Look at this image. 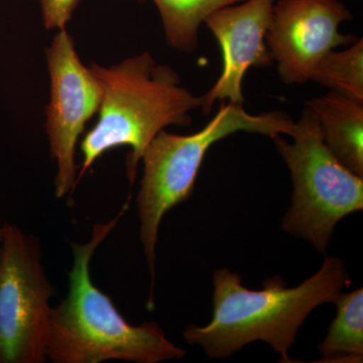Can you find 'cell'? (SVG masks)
<instances>
[{
	"label": "cell",
	"instance_id": "cell-7",
	"mask_svg": "<svg viewBox=\"0 0 363 363\" xmlns=\"http://www.w3.org/2000/svg\"><path fill=\"white\" fill-rule=\"evenodd\" d=\"M45 55L51 81L45 130L57 164L55 194L63 198L77 186L76 145L86 124L99 111L102 91L90 67L79 58L66 28L59 30Z\"/></svg>",
	"mask_w": 363,
	"mask_h": 363
},
{
	"label": "cell",
	"instance_id": "cell-14",
	"mask_svg": "<svg viewBox=\"0 0 363 363\" xmlns=\"http://www.w3.org/2000/svg\"><path fill=\"white\" fill-rule=\"evenodd\" d=\"M80 0H40L45 28H66Z\"/></svg>",
	"mask_w": 363,
	"mask_h": 363
},
{
	"label": "cell",
	"instance_id": "cell-2",
	"mask_svg": "<svg viewBox=\"0 0 363 363\" xmlns=\"http://www.w3.org/2000/svg\"><path fill=\"white\" fill-rule=\"evenodd\" d=\"M128 201L116 218L95 224L86 243H72L73 266L69 291L49 320L47 357L55 363H100L123 360L157 363L181 359L186 350L167 338L155 322L128 323L111 298L93 283L91 259L95 250L125 213Z\"/></svg>",
	"mask_w": 363,
	"mask_h": 363
},
{
	"label": "cell",
	"instance_id": "cell-15",
	"mask_svg": "<svg viewBox=\"0 0 363 363\" xmlns=\"http://www.w3.org/2000/svg\"><path fill=\"white\" fill-rule=\"evenodd\" d=\"M0 236H1V228H0Z\"/></svg>",
	"mask_w": 363,
	"mask_h": 363
},
{
	"label": "cell",
	"instance_id": "cell-3",
	"mask_svg": "<svg viewBox=\"0 0 363 363\" xmlns=\"http://www.w3.org/2000/svg\"><path fill=\"white\" fill-rule=\"evenodd\" d=\"M101 87L97 123L80 143L83 156L77 184L105 152L130 147L128 177L135 182L143 152L168 126L188 128L191 112L201 108L203 98L181 85L174 69L157 64L149 52L105 68L90 66Z\"/></svg>",
	"mask_w": 363,
	"mask_h": 363
},
{
	"label": "cell",
	"instance_id": "cell-12",
	"mask_svg": "<svg viewBox=\"0 0 363 363\" xmlns=\"http://www.w3.org/2000/svg\"><path fill=\"white\" fill-rule=\"evenodd\" d=\"M140 4L147 0H136ZM161 14L167 44L177 51L193 52L199 44L205 20L220 7L245 0H152Z\"/></svg>",
	"mask_w": 363,
	"mask_h": 363
},
{
	"label": "cell",
	"instance_id": "cell-6",
	"mask_svg": "<svg viewBox=\"0 0 363 363\" xmlns=\"http://www.w3.org/2000/svg\"><path fill=\"white\" fill-rule=\"evenodd\" d=\"M52 295L38 240L18 226L4 224L0 236V363L47 362Z\"/></svg>",
	"mask_w": 363,
	"mask_h": 363
},
{
	"label": "cell",
	"instance_id": "cell-5",
	"mask_svg": "<svg viewBox=\"0 0 363 363\" xmlns=\"http://www.w3.org/2000/svg\"><path fill=\"white\" fill-rule=\"evenodd\" d=\"M291 138L292 143L281 135L272 138L290 169L294 185L292 206L283 228L325 253L338 222L362 209L363 177L331 154L317 117L307 105Z\"/></svg>",
	"mask_w": 363,
	"mask_h": 363
},
{
	"label": "cell",
	"instance_id": "cell-11",
	"mask_svg": "<svg viewBox=\"0 0 363 363\" xmlns=\"http://www.w3.org/2000/svg\"><path fill=\"white\" fill-rule=\"evenodd\" d=\"M337 313L324 340L318 345L319 362L359 363L363 359V289L339 294Z\"/></svg>",
	"mask_w": 363,
	"mask_h": 363
},
{
	"label": "cell",
	"instance_id": "cell-1",
	"mask_svg": "<svg viewBox=\"0 0 363 363\" xmlns=\"http://www.w3.org/2000/svg\"><path fill=\"white\" fill-rule=\"evenodd\" d=\"M213 316L206 326H189L184 337L202 346L209 358L231 357L253 341H264L281 362H293L288 352L308 315L319 305L333 303L350 284L342 260L325 259L323 266L304 283L288 288L281 277L264 281L252 291L241 285V277L227 269L213 274Z\"/></svg>",
	"mask_w": 363,
	"mask_h": 363
},
{
	"label": "cell",
	"instance_id": "cell-10",
	"mask_svg": "<svg viewBox=\"0 0 363 363\" xmlns=\"http://www.w3.org/2000/svg\"><path fill=\"white\" fill-rule=\"evenodd\" d=\"M305 105L316 116L331 154L352 173L363 177V104L330 91Z\"/></svg>",
	"mask_w": 363,
	"mask_h": 363
},
{
	"label": "cell",
	"instance_id": "cell-9",
	"mask_svg": "<svg viewBox=\"0 0 363 363\" xmlns=\"http://www.w3.org/2000/svg\"><path fill=\"white\" fill-rule=\"evenodd\" d=\"M276 0H245L216 9L205 20L220 47L222 71L216 82L202 95L203 113H211L217 100L243 104V78L250 68L274 64L267 45V33Z\"/></svg>",
	"mask_w": 363,
	"mask_h": 363
},
{
	"label": "cell",
	"instance_id": "cell-8",
	"mask_svg": "<svg viewBox=\"0 0 363 363\" xmlns=\"http://www.w3.org/2000/svg\"><path fill=\"white\" fill-rule=\"evenodd\" d=\"M352 20L341 0H276L267 45L286 85L304 84L329 52L359 38L339 32Z\"/></svg>",
	"mask_w": 363,
	"mask_h": 363
},
{
	"label": "cell",
	"instance_id": "cell-13",
	"mask_svg": "<svg viewBox=\"0 0 363 363\" xmlns=\"http://www.w3.org/2000/svg\"><path fill=\"white\" fill-rule=\"evenodd\" d=\"M310 81L363 104V40L344 51L329 52L313 70Z\"/></svg>",
	"mask_w": 363,
	"mask_h": 363
},
{
	"label": "cell",
	"instance_id": "cell-4",
	"mask_svg": "<svg viewBox=\"0 0 363 363\" xmlns=\"http://www.w3.org/2000/svg\"><path fill=\"white\" fill-rule=\"evenodd\" d=\"M295 123L281 111L252 114L243 104L222 102L213 118L197 133L178 135L160 131L143 152L145 169L138 198L140 238L152 279L147 308L152 309L160 224L177 205L187 201L210 147L233 133H259L272 138L293 135Z\"/></svg>",
	"mask_w": 363,
	"mask_h": 363
}]
</instances>
